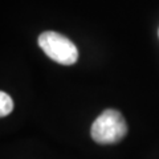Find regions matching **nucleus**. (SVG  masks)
Returning a JSON list of instances; mask_svg holds the SVG:
<instances>
[{
	"instance_id": "f257e3e1",
	"label": "nucleus",
	"mask_w": 159,
	"mask_h": 159,
	"mask_svg": "<svg viewBox=\"0 0 159 159\" xmlns=\"http://www.w3.org/2000/svg\"><path fill=\"white\" fill-rule=\"evenodd\" d=\"M90 134L99 145H113L125 138L127 134V125L118 110L106 109L93 122Z\"/></svg>"
},
{
	"instance_id": "f03ea898",
	"label": "nucleus",
	"mask_w": 159,
	"mask_h": 159,
	"mask_svg": "<svg viewBox=\"0 0 159 159\" xmlns=\"http://www.w3.org/2000/svg\"><path fill=\"white\" fill-rule=\"evenodd\" d=\"M39 47L47 56L61 65H73L78 60V49L72 40L61 33L47 31L39 36Z\"/></svg>"
},
{
	"instance_id": "7ed1b4c3",
	"label": "nucleus",
	"mask_w": 159,
	"mask_h": 159,
	"mask_svg": "<svg viewBox=\"0 0 159 159\" xmlns=\"http://www.w3.org/2000/svg\"><path fill=\"white\" fill-rule=\"evenodd\" d=\"M12 110H13L12 98L9 97V94H7L6 92H2L0 93V116L6 117Z\"/></svg>"
}]
</instances>
